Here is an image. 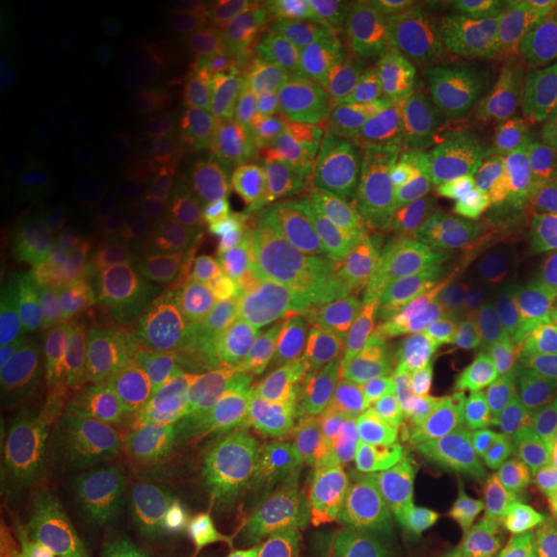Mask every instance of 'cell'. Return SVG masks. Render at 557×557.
<instances>
[{
  "mask_svg": "<svg viewBox=\"0 0 557 557\" xmlns=\"http://www.w3.org/2000/svg\"><path fill=\"white\" fill-rule=\"evenodd\" d=\"M416 160V132L387 107L346 109L318 124L292 152V205L315 222H357L400 189Z\"/></svg>",
  "mask_w": 557,
  "mask_h": 557,
  "instance_id": "1",
  "label": "cell"
},
{
  "mask_svg": "<svg viewBox=\"0 0 557 557\" xmlns=\"http://www.w3.org/2000/svg\"><path fill=\"white\" fill-rule=\"evenodd\" d=\"M470 465L508 513L557 498V416L529 393L493 403L472 423Z\"/></svg>",
  "mask_w": 557,
  "mask_h": 557,
  "instance_id": "2",
  "label": "cell"
},
{
  "mask_svg": "<svg viewBox=\"0 0 557 557\" xmlns=\"http://www.w3.org/2000/svg\"><path fill=\"white\" fill-rule=\"evenodd\" d=\"M540 297L521 276L468 269L449 299L451 351L478 372L513 374L527 367Z\"/></svg>",
  "mask_w": 557,
  "mask_h": 557,
  "instance_id": "3",
  "label": "cell"
},
{
  "mask_svg": "<svg viewBox=\"0 0 557 557\" xmlns=\"http://www.w3.org/2000/svg\"><path fill=\"white\" fill-rule=\"evenodd\" d=\"M137 449L114 410L96 400H73L50 444L45 470L54 493L75 500L114 491L135 470Z\"/></svg>",
  "mask_w": 557,
  "mask_h": 557,
  "instance_id": "4",
  "label": "cell"
},
{
  "mask_svg": "<svg viewBox=\"0 0 557 557\" xmlns=\"http://www.w3.org/2000/svg\"><path fill=\"white\" fill-rule=\"evenodd\" d=\"M504 508L470 462L444 455L421 500V534L447 557H508Z\"/></svg>",
  "mask_w": 557,
  "mask_h": 557,
  "instance_id": "5",
  "label": "cell"
},
{
  "mask_svg": "<svg viewBox=\"0 0 557 557\" xmlns=\"http://www.w3.org/2000/svg\"><path fill=\"white\" fill-rule=\"evenodd\" d=\"M532 194L517 173L485 169L459 220V253L470 269L524 278Z\"/></svg>",
  "mask_w": 557,
  "mask_h": 557,
  "instance_id": "6",
  "label": "cell"
},
{
  "mask_svg": "<svg viewBox=\"0 0 557 557\" xmlns=\"http://www.w3.org/2000/svg\"><path fill=\"white\" fill-rule=\"evenodd\" d=\"M271 472L259 444L240 434L199 438L181 462V480L218 529H235Z\"/></svg>",
  "mask_w": 557,
  "mask_h": 557,
  "instance_id": "7",
  "label": "cell"
},
{
  "mask_svg": "<svg viewBox=\"0 0 557 557\" xmlns=\"http://www.w3.org/2000/svg\"><path fill=\"white\" fill-rule=\"evenodd\" d=\"M429 259L423 230L400 218H364L346 225L325 253V267L341 284L385 289L400 284Z\"/></svg>",
  "mask_w": 557,
  "mask_h": 557,
  "instance_id": "8",
  "label": "cell"
},
{
  "mask_svg": "<svg viewBox=\"0 0 557 557\" xmlns=\"http://www.w3.org/2000/svg\"><path fill=\"white\" fill-rule=\"evenodd\" d=\"M468 116L491 148L557 135L555 78L534 67H511L472 90Z\"/></svg>",
  "mask_w": 557,
  "mask_h": 557,
  "instance_id": "9",
  "label": "cell"
},
{
  "mask_svg": "<svg viewBox=\"0 0 557 557\" xmlns=\"http://www.w3.org/2000/svg\"><path fill=\"white\" fill-rule=\"evenodd\" d=\"M333 344L310 329L284 331L263 348V374L282 406L315 413L333 377Z\"/></svg>",
  "mask_w": 557,
  "mask_h": 557,
  "instance_id": "10",
  "label": "cell"
},
{
  "mask_svg": "<svg viewBox=\"0 0 557 557\" xmlns=\"http://www.w3.org/2000/svg\"><path fill=\"white\" fill-rule=\"evenodd\" d=\"M455 351H449L438 333L389 348L382 400L400 418L442 413V403L447 400L451 382H455Z\"/></svg>",
  "mask_w": 557,
  "mask_h": 557,
  "instance_id": "11",
  "label": "cell"
},
{
  "mask_svg": "<svg viewBox=\"0 0 557 557\" xmlns=\"http://www.w3.org/2000/svg\"><path fill=\"white\" fill-rule=\"evenodd\" d=\"M438 436L442 413L403 416L382 444L367 485L421 504L436 462Z\"/></svg>",
  "mask_w": 557,
  "mask_h": 557,
  "instance_id": "12",
  "label": "cell"
},
{
  "mask_svg": "<svg viewBox=\"0 0 557 557\" xmlns=\"http://www.w3.org/2000/svg\"><path fill=\"white\" fill-rule=\"evenodd\" d=\"M423 65L436 81L475 90L483 83L511 70L519 54L517 39L475 37L429 26L418 39Z\"/></svg>",
  "mask_w": 557,
  "mask_h": 557,
  "instance_id": "13",
  "label": "cell"
},
{
  "mask_svg": "<svg viewBox=\"0 0 557 557\" xmlns=\"http://www.w3.org/2000/svg\"><path fill=\"white\" fill-rule=\"evenodd\" d=\"M436 325V289L423 282H400L372 292L357 312L361 338L387 348L434 336Z\"/></svg>",
  "mask_w": 557,
  "mask_h": 557,
  "instance_id": "14",
  "label": "cell"
},
{
  "mask_svg": "<svg viewBox=\"0 0 557 557\" xmlns=\"http://www.w3.org/2000/svg\"><path fill=\"white\" fill-rule=\"evenodd\" d=\"M400 416L377 395L333 385L315 410V438L354 455L377 457Z\"/></svg>",
  "mask_w": 557,
  "mask_h": 557,
  "instance_id": "15",
  "label": "cell"
},
{
  "mask_svg": "<svg viewBox=\"0 0 557 557\" xmlns=\"http://www.w3.org/2000/svg\"><path fill=\"white\" fill-rule=\"evenodd\" d=\"M374 459L312 438L292 457L287 478L297 498L341 511L369 483Z\"/></svg>",
  "mask_w": 557,
  "mask_h": 557,
  "instance_id": "16",
  "label": "cell"
},
{
  "mask_svg": "<svg viewBox=\"0 0 557 557\" xmlns=\"http://www.w3.org/2000/svg\"><path fill=\"white\" fill-rule=\"evenodd\" d=\"M73 406L65 382L50 367H26L5 389V421L13 442L39 449L50 444L62 418Z\"/></svg>",
  "mask_w": 557,
  "mask_h": 557,
  "instance_id": "17",
  "label": "cell"
},
{
  "mask_svg": "<svg viewBox=\"0 0 557 557\" xmlns=\"http://www.w3.org/2000/svg\"><path fill=\"white\" fill-rule=\"evenodd\" d=\"M139 329L143 323L132 299L127 274L122 269L109 271L90 292L81 312V348L96 361H114L129 351Z\"/></svg>",
  "mask_w": 557,
  "mask_h": 557,
  "instance_id": "18",
  "label": "cell"
},
{
  "mask_svg": "<svg viewBox=\"0 0 557 557\" xmlns=\"http://www.w3.org/2000/svg\"><path fill=\"white\" fill-rule=\"evenodd\" d=\"M184 393L186 408L199 421L212 423V426H227L253 410L259 385H256L253 372L243 361L214 354L191 369Z\"/></svg>",
  "mask_w": 557,
  "mask_h": 557,
  "instance_id": "19",
  "label": "cell"
},
{
  "mask_svg": "<svg viewBox=\"0 0 557 557\" xmlns=\"http://www.w3.org/2000/svg\"><path fill=\"white\" fill-rule=\"evenodd\" d=\"M338 513L385 557L421 534V504L372 485L361 487Z\"/></svg>",
  "mask_w": 557,
  "mask_h": 557,
  "instance_id": "20",
  "label": "cell"
},
{
  "mask_svg": "<svg viewBox=\"0 0 557 557\" xmlns=\"http://www.w3.org/2000/svg\"><path fill=\"white\" fill-rule=\"evenodd\" d=\"M178 325L191 346L207 351L225 346L243 329V302L225 284L205 278L184 295Z\"/></svg>",
  "mask_w": 557,
  "mask_h": 557,
  "instance_id": "21",
  "label": "cell"
},
{
  "mask_svg": "<svg viewBox=\"0 0 557 557\" xmlns=\"http://www.w3.org/2000/svg\"><path fill=\"white\" fill-rule=\"evenodd\" d=\"M124 274H127L129 292L132 299H135L143 329L160 331L173 318H178L184 297H178L176 269L165 256H160L158 250L139 253Z\"/></svg>",
  "mask_w": 557,
  "mask_h": 557,
  "instance_id": "22",
  "label": "cell"
},
{
  "mask_svg": "<svg viewBox=\"0 0 557 557\" xmlns=\"http://www.w3.org/2000/svg\"><path fill=\"white\" fill-rule=\"evenodd\" d=\"M297 513V493L289 478L271 475L248 511L233 529L235 557H259L261 549L289 524Z\"/></svg>",
  "mask_w": 557,
  "mask_h": 557,
  "instance_id": "23",
  "label": "cell"
},
{
  "mask_svg": "<svg viewBox=\"0 0 557 557\" xmlns=\"http://www.w3.org/2000/svg\"><path fill=\"white\" fill-rule=\"evenodd\" d=\"M41 205L39 176L32 156L13 132L0 137V222L18 227L29 222Z\"/></svg>",
  "mask_w": 557,
  "mask_h": 557,
  "instance_id": "24",
  "label": "cell"
},
{
  "mask_svg": "<svg viewBox=\"0 0 557 557\" xmlns=\"http://www.w3.org/2000/svg\"><path fill=\"white\" fill-rule=\"evenodd\" d=\"M426 16L436 29L519 41L524 13L496 0H436L426 3Z\"/></svg>",
  "mask_w": 557,
  "mask_h": 557,
  "instance_id": "25",
  "label": "cell"
},
{
  "mask_svg": "<svg viewBox=\"0 0 557 557\" xmlns=\"http://www.w3.org/2000/svg\"><path fill=\"white\" fill-rule=\"evenodd\" d=\"M524 282L540 299L557 297V184L540 186L532 194Z\"/></svg>",
  "mask_w": 557,
  "mask_h": 557,
  "instance_id": "26",
  "label": "cell"
},
{
  "mask_svg": "<svg viewBox=\"0 0 557 557\" xmlns=\"http://www.w3.org/2000/svg\"><path fill=\"white\" fill-rule=\"evenodd\" d=\"M181 176L201 207L220 214L238 209L243 197L240 178L225 158L214 152H191V158L181 169Z\"/></svg>",
  "mask_w": 557,
  "mask_h": 557,
  "instance_id": "27",
  "label": "cell"
},
{
  "mask_svg": "<svg viewBox=\"0 0 557 557\" xmlns=\"http://www.w3.org/2000/svg\"><path fill=\"white\" fill-rule=\"evenodd\" d=\"M529 395L557 416V297L540 299L537 331L527 359Z\"/></svg>",
  "mask_w": 557,
  "mask_h": 557,
  "instance_id": "28",
  "label": "cell"
},
{
  "mask_svg": "<svg viewBox=\"0 0 557 557\" xmlns=\"http://www.w3.org/2000/svg\"><path fill=\"white\" fill-rule=\"evenodd\" d=\"M81 103L90 124L103 139L114 145H127L139 135V120L116 83L94 78L81 90Z\"/></svg>",
  "mask_w": 557,
  "mask_h": 557,
  "instance_id": "29",
  "label": "cell"
},
{
  "mask_svg": "<svg viewBox=\"0 0 557 557\" xmlns=\"http://www.w3.org/2000/svg\"><path fill=\"white\" fill-rule=\"evenodd\" d=\"M485 169H506L524 181L529 189L557 184V135H542L513 145L491 148Z\"/></svg>",
  "mask_w": 557,
  "mask_h": 557,
  "instance_id": "30",
  "label": "cell"
},
{
  "mask_svg": "<svg viewBox=\"0 0 557 557\" xmlns=\"http://www.w3.org/2000/svg\"><path fill=\"white\" fill-rule=\"evenodd\" d=\"M287 122L271 107L250 103V107L235 111L233 116V143L250 163H271L287 143Z\"/></svg>",
  "mask_w": 557,
  "mask_h": 557,
  "instance_id": "31",
  "label": "cell"
},
{
  "mask_svg": "<svg viewBox=\"0 0 557 557\" xmlns=\"http://www.w3.org/2000/svg\"><path fill=\"white\" fill-rule=\"evenodd\" d=\"M389 348L372 344V341H351L341 346L333 357V385L348 387L354 393L377 395L382 398V387L387 380Z\"/></svg>",
  "mask_w": 557,
  "mask_h": 557,
  "instance_id": "32",
  "label": "cell"
},
{
  "mask_svg": "<svg viewBox=\"0 0 557 557\" xmlns=\"http://www.w3.org/2000/svg\"><path fill=\"white\" fill-rule=\"evenodd\" d=\"M250 78L269 96H289L308 78V58L289 41H271L250 58Z\"/></svg>",
  "mask_w": 557,
  "mask_h": 557,
  "instance_id": "33",
  "label": "cell"
},
{
  "mask_svg": "<svg viewBox=\"0 0 557 557\" xmlns=\"http://www.w3.org/2000/svg\"><path fill=\"white\" fill-rule=\"evenodd\" d=\"M508 553L517 557H537L557 547V498L508 513Z\"/></svg>",
  "mask_w": 557,
  "mask_h": 557,
  "instance_id": "34",
  "label": "cell"
},
{
  "mask_svg": "<svg viewBox=\"0 0 557 557\" xmlns=\"http://www.w3.org/2000/svg\"><path fill=\"white\" fill-rule=\"evenodd\" d=\"M148 111L156 127L169 139H189L199 127V111L191 94L173 81L152 83Z\"/></svg>",
  "mask_w": 557,
  "mask_h": 557,
  "instance_id": "35",
  "label": "cell"
},
{
  "mask_svg": "<svg viewBox=\"0 0 557 557\" xmlns=\"http://www.w3.org/2000/svg\"><path fill=\"white\" fill-rule=\"evenodd\" d=\"M519 52L534 70L557 75V0L532 5L521 16Z\"/></svg>",
  "mask_w": 557,
  "mask_h": 557,
  "instance_id": "36",
  "label": "cell"
},
{
  "mask_svg": "<svg viewBox=\"0 0 557 557\" xmlns=\"http://www.w3.org/2000/svg\"><path fill=\"white\" fill-rule=\"evenodd\" d=\"M111 534L116 557H169L171 534L165 519L156 511H143L120 521Z\"/></svg>",
  "mask_w": 557,
  "mask_h": 557,
  "instance_id": "37",
  "label": "cell"
},
{
  "mask_svg": "<svg viewBox=\"0 0 557 557\" xmlns=\"http://www.w3.org/2000/svg\"><path fill=\"white\" fill-rule=\"evenodd\" d=\"M310 557H382L338 511L320 513Z\"/></svg>",
  "mask_w": 557,
  "mask_h": 557,
  "instance_id": "38",
  "label": "cell"
},
{
  "mask_svg": "<svg viewBox=\"0 0 557 557\" xmlns=\"http://www.w3.org/2000/svg\"><path fill=\"white\" fill-rule=\"evenodd\" d=\"M320 524V513L297 511L289 524L261 549L259 557H310L312 542Z\"/></svg>",
  "mask_w": 557,
  "mask_h": 557,
  "instance_id": "39",
  "label": "cell"
},
{
  "mask_svg": "<svg viewBox=\"0 0 557 557\" xmlns=\"http://www.w3.org/2000/svg\"><path fill=\"white\" fill-rule=\"evenodd\" d=\"M50 557H116L114 547H111V534L103 529H94V532L78 534V537L67 540L60 545Z\"/></svg>",
  "mask_w": 557,
  "mask_h": 557,
  "instance_id": "40",
  "label": "cell"
},
{
  "mask_svg": "<svg viewBox=\"0 0 557 557\" xmlns=\"http://www.w3.org/2000/svg\"><path fill=\"white\" fill-rule=\"evenodd\" d=\"M78 32L86 37L90 45H111L116 39V21L109 16V11L90 5L88 11H78Z\"/></svg>",
  "mask_w": 557,
  "mask_h": 557,
  "instance_id": "41",
  "label": "cell"
},
{
  "mask_svg": "<svg viewBox=\"0 0 557 557\" xmlns=\"http://www.w3.org/2000/svg\"><path fill=\"white\" fill-rule=\"evenodd\" d=\"M387 557H447V555L438 553V549L431 547L429 542L413 540V542H410V545L400 547L398 553H393V555H387Z\"/></svg>",
  "mask_w": 557,
  "mask_h": 557,
  "instance_id": "42",
  "label": "cell"
},
{
  "mask_svg": "<svg viewBox=\"0 0 557 557\" xmlns=\"http://www.w3.org/2000/svg\"><path fill=\"white\" fill-rule=\"evenodd\" d=\"M537 557H557V547L549 549V553H545V555H537Z\"/></svg>",
  "mask_w": 557,
  "mask_h": 557,
  "instance_id": "43",
  "label": "cell"
},
{
  "mask_svg": "<svg viewBox=\"0 0 557 557\" xmlns=\"http://www.w3.org/2000/svg\"><path fill=\"white\" fill-rule=\"evenodd\" d=\"M555 88H557V75H555Z\"/></svg>",
  "mask_w": 557,
  "mask_h": 557,
  "instance_id": "44",
  "label": "cell"
}]
</instances>
